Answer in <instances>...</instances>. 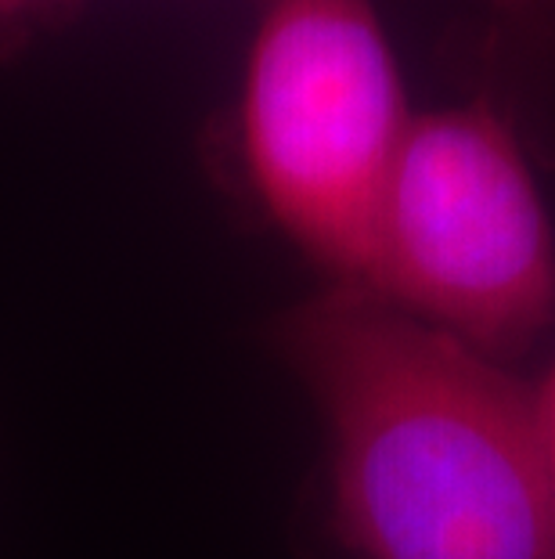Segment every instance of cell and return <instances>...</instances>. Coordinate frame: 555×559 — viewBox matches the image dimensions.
Masks as SVG:
<instances>
[{"mask_svg":"<svg viewBox=\"0 0 555 559\" xmlns=\"http://www.w3.org/2000/svg\"><path fill=\"white\" fill-rule=\"evenodd\" d=\"M364 289L498 365L555 325L552 217L498 105L476 98L411 120Z\"/></svg>","mask_w":555,"mask_h":559,"instance_id":"3957f363","label":"cell"},{"mask_svg":"<svg viewBox=\"0 0 555 559\" xmlns=\"http://www.w3.org/2000/svg\"><path fill=\"white\" fill-rule=\"evenodd\" d=\"M411 109L375 0H264L239 94V148L270 224L364 289Z\"/></svg>","mask_w":555,"mask_h":559,"instance_id":"7a4b0ae2","label":"cell"},{"mask_svg":"<svg viewBox=\"0 0 555 559\" xmlns=\"http://www.w3.org/2000/svg\"><path fill=\"white\" fill-rule=\"evenodd\" d=\"M270 347L328 433V531L358 559H555L538 394L369 289L325 285Z\"/></svg>","mask_w":555,"mask_h":559,"instance_id":"6da1fadb","label":"cell"},{"mask_svg":"<svg viewBox=\"0 0 555 559\" xmlns=\"http://www.w3.org/2000/svg\"><path fill=\"white\" fill-rule=\"evenodd\" d=\"M538 394V412H541V426H545V437H548V448H552V459H555V365L548 368L545 383Z\"/></svg>","mask_w":555,"mask_h":559,"instance_id":"5b68a950","label":"cell"},{"mask_svg":"<svg viewBox=\"0 0 555 559\" xmlns=\"http://www.w3.org/2000/svg\"><path fill=\"white\" fill-rule=\"evenodd\" d=\"M480 4L527 40L555 44V0H480Z\"/></svg>","mask_w":555,"mask_h":559,"instance_id":"277c9868","label":"cell"},{"mask_svg":"<svg viewBox=\"0 0 555 559\" xmlns=\"http://www.w3.org/2000/svg\"><path fill=\"white\" fill-rule=\"evenodd\" d=\"M40 4H51V0H0V19H8V15H26L29 8H40Z\"/></svg>","mask_w":555,"mask_h":559,"instance_id":"8992f818","label":"cell"}]
</instances>
